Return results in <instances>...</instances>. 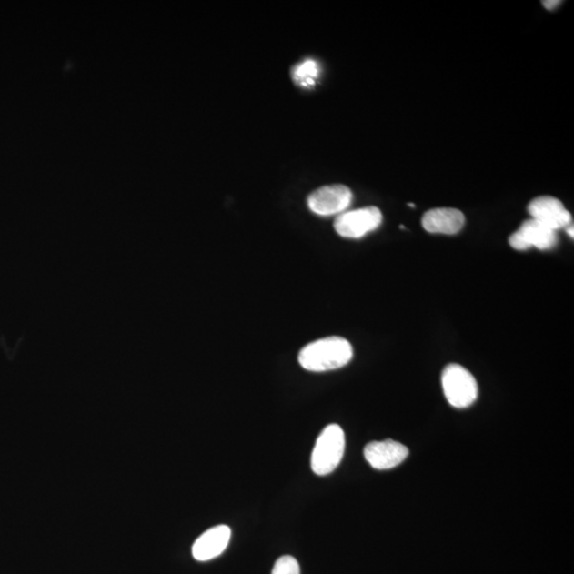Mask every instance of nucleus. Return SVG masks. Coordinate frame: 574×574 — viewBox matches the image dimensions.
I'll use <instances>...</instances> for the list:
<instances>
[{
  "label": "nucleus",
  "mask_w": 574,
  "mask_h": 574,
  "mask_svg": "<svg viewBox=\"0 0 574 574\" xmlns=\"http://www.w3.org/2000/svg\"><path fill=\"white\" fill-rule=\"evenodd\" d=\"M353 349L348 340L331 337L307 345L299 353V363L307 370L323 372L344 368L351 361Z\"/></svg>",
  "instance_id": "f257e3e1"
},
{
  "label": "nucleus",
  "mask_w": 574,
  "mask_h": 574,
  "mask_svg": "<svg viewBox=\"0 0 574 574\" xmlns=\"http://www.w3.org/2000/svg\"><path fill=\"white\" fill-rule=\"evenodd\" d=\"M345 433L338 425H329L321 432L315 445L311 466L318 476L329 475L342 462L345 452Z\"/></svg>",
  "instance_id": "f03ea898"
},
{
  "label": "nucleus",
  "mask_w": 574,
  "mask_h": 574,
  "mask_svg": "<svg viewBox=\"0 0 574 574\" xmlns=\"http://www.w3.org/2000/svg\"><path fill=\"white\" fill-rule=\"evenodd\" d=\"M446 399L457 408H468L478 399V388L475 378L463 366L449 364L441 375Z\"/></svg>",
  "instance_id": "7ed1b4c3"
},
{
  "label": "nucleus",
  "mask_w": 574,
  "mask_h": 574,
  "mask_svg": "<svg viewBox=\"0 0 574 574\" xmlns=\"http://www.w3.org/2000/svg\"><path fill=\"white\" fill-rule=\"evenodd\" d=\"M383 217L376 206L344 212L336 219L334 228L340 237L361 238L382 224Z\"/></svg>",
  "instance_id": "20e7f679"
},
{
  "label": "nucleus",
  "mask_w": 574,
  "mask_h": 574,
  "mask_svg": "<svg viewBox=\"0 0 574 574\" xmlns=\"http://www.w3.org/2000/svg\"><path fill=\"white\" fill-rule=\"evenodd\" d=\"M559 243L557 231L548 228L534 219L526 220L520 228L509 237L510 247L525 251L532 247L539 250H550Z\"/></svg>",
  "instance_id": "39448f33"
},
{
  "label": "nucleus",
  "mask_w": 574,
  "mask_h": 574,
  "mask_svg": "<svg viewBox=\"0 0 574 574\" xmlns=\"http://www.w3.org/2000/svg\"><path fill=\"white\" fill-rule=\"evenodd\" d=\"M352 197L350 188L346 186H327L313 192L307 198V205L317 216L330 217L343 213L350 206Z\"/></svg>",
  "instance_id": "423d86ee"
},
{
  "label": "nucleus",
  "mask_w": 574,
  "mask_h": 574,
  "mask_svg": "<svg viewBox=\"0 0 574 574\" xmlns=\"http://www.w3.org/2000/svg\"><path fill=\"white\" fill-rule=\"evenodd\" d=\"M528 211L532 219L554 231L570 226L571 214L561 201L550 196L535 198L529 203Z\"/></svg>",
  "instance_id": "0eeeda50"
},
{
  "label": "nucleus",
  "mask_w": 574,
  "mask_h": 574,
  "mask_svg": "<svg viewBox=\"0 0 574 574\" xmlns=\"http://www.w3.org/2000/svg\"><path fill=\"white\" fill-rule=\"evenodd\" d=\"M408 453L405 445L392 439L371 441L364 449L366 460L377 470L395 468L408 458Z\"/></svg>",
  "instance_id": "6e6552de"
},
{
  "label": "nucleus",
  "mask_w": 574,
  "mask_h": 574,
  "mask_svg": "<svg viewBox=\"0 0 574 574\" xmlns=\"http://www.w3.org/2000/svg\"><path fill=\"white\" fill-rule=\"evenodd\" d=\"M230 539L231 529L228 526H217L207 529L195 541L192 549L193 557L199 561L216 559L228 547Z\"/></svg>",
  "instance_id": "1a4fd4ad"
},
{
  "label": "nucleus",
  "mask_w": 574,
  "mask_h": 574,
  "mask_svg": "<svg viewBox=\"0 0 574 574\" xmlns=\"http://www.w3.org/2000/svg\"><path fill=\"white\" fill-rule=\"evenodd\" d=\"M421 223L428 232L452 236L463 229L465 217L453 207H438L426 212Z\"/></svg>",
  "instance_id": "9d476101"
},
{
  "label": "nucleus",
  "mask_w": 574,
  "mask_h": 574,
  "mask_svg": "<svg viewBox=\"0 0 574 574\" xmlns=\"http://www.w3.org/2000/svg\"><path fill=\"white\" fill-rule=\"evenodd\" d=\"M294 79L302 86H311L315 84L319 75V67L317 62L306 60L294 68Z\"/></svg>",
  "instance_id": "9b49d317"
},
{
  "label": "nucleus",
  "mask_w": 574,
  "mask_h": 574,
  "mask_svg": "<svg viewBox=\"0 0 574 574\" xmlns=\"http://www.w3.org/2000/svg\"><path fill=\"white\" fill-rule=\"evenodd\" d=\"M271 574H300L298 560L289 555L282 557L276 561Z\"/></svg>",
  "instance_id": "f8f14e48"
},
{
  "label": "nucleus",
  "mask_w": 574,
  "mask_h": 574,
  "mask_svg": "<svg viewBox=\"0 0 574 574\" xmlns=\"http://www.w3.org/2000/svg\"><path fill=\"white\" fill-rule=\"evenodd\" d=\"M559 4L560 2H544L545 7L549 10H552L555 7H558Z\"/></svg>",
  "instance_id": "ddd939ff"
},
{
  "label": "nucleus",
  "mask_w": 574,
  "mask_h": 574,
  "mask_svg": "<svg viewBox=\"0 0 574 574\" xmlns=\"http://www.w3.org/2000/svg\"><path fill=\"white\" fill-rule=\"evenodd\" d=\"M567 232L573 238V226H568Z\"/></svg>",
  "instance_id": "4468645a"
}]
</instances>
